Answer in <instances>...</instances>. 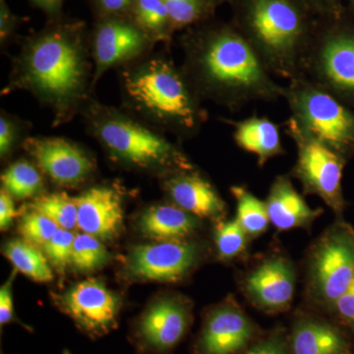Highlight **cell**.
<instances>
[{"label":"cell","mask_w":354,"mask_h":354,"mask_svg":"<svg viewBox=\"0 0 354 354\" xmlns=\"http://www.w3.org/2000/svg\"><path fill=\"white\" fill-rule=\"evenodd\" d=\"M94 71L90 30L64 15L21 39L1 94L29 93L53 114V127H62L94 99Z\"/></svg>","instance_id":"6da1fadb"},{"label":"cell","mask_w":354,"mask_h":354,"mask_svg":"<svg viewBox=\"0 0 354 354\" xmlns=\"http://www.w3.org/2000/svg\"><path fill=\"white\" fill-rule=\"evenodd\" d=\"M183 73L202 100L234 111L285 95L241 32L227 27L190 28L181 37Z\"/></svg>","instance_id":"7a4b0ae2"},{"label":"cell","mask_w":354,"mask_h":354,"mask_svg":"<svg viewBox=\"0 0 354 354\" xmlns=\"http://www.w3.org/2000/svg\"><path fill=\"white\" fill-rule=\"evenodd\" d=\"M120 85L123 109L177 138H192L208 120L183 69L164 53H150L120 68Z\"/></svg>","instance_id":"3957f363"},{"label":"cell","mask_w":354,"mask_h":354,"mask_svg":"<svg viewBox=\"0 0 354 354\" xmlns=\"http://www.w3.org/2000/svg\"><path fill=\"white\" fill-rule=\"evenodd\" d=\"M81 115L88 134L122 164L165 176L195 169L180 147L169 141L165 132L125 109L106 106L92 99Z\"/></svg>","instance_id":"277c9868"},{"label":"cell","mask_w":354,"mask_h":354,"mask_svg":"<svg viewBox=\"0 0 354 354\" xmlns=\"http://www.w3.org/2000/svg\"><path fill=\"white\" fill-rule=\"evenodd\" d=\"M241 32L272 75L288 81L304 77L313 38L293 0H246Z\"/></svg>","instance_id":"5b68a950"},{"label":"cell","mask_w":354,"mask_h":354,"mask_svg":"<svg viewBox=\"0 0 354 354\" xmlns=\"http://www.w3.org/2000/svg\"><path fill=\"white\" fill-rule=\"evenodd\" d=\"M285 88L290 118L300 131L344 157L354 152V114L341 101L304 77Z\"/></svg>","instance_id":"8992f818"},{"label":"cell","mask_w":354,"mask_h":354,"mask_svg":"<svg viewBox=\"0 0 354 354\" xmlns=\"http://www.w3.org/2000/svg\"><path fill=\"white\" fill-rule=\"evenodd\" d=\"M286 133L295 142L297 160L292 176L301 183L304 192L316 195L335 213L344 208L342 178L344 157L321 142L306 136L288 118Z\"/></svg>","instance_id":"52a82bcc"},{"label":"cell","mask_w":354,"mask_h":354,"mask_svg":"<svg viewBox=\"0 0 354 354\" xmlns=\"http://www.w3.org/2000/svg\"><path fill=\"white\" fill-rule=\"evenodd\" d=\"M90 44L95 87L109 70L122 68L145 57L157 44L129 15L95 19Z\"/></svg>","instance_id":"ba28073f"},{"label":"cell","mask_w":354,"mask_h":354,"mask_svg":"<svg viewBox=\"0 0 354 354\" xmlns=\"http://www.w3.org/2000/svg\"><path fill=\"white\" fill-rule=\"evenodd\" d=\"M310 277L316 295L334 304L354 279V230L330 228L317 242L310 259Z\"/></svg>","instance_id":"9c48e42d"},{"label":"cell","mask_w":354,"mask_h":354,"mask_svg":"<svg viewBox=\"0 0 354 354\" xmlns=\"http://www.w3.org/2000/svg\"><path fill=\"white\" fill-rule=\"evenodd\" d=\"M304 77L339 101L354 97V37L329 32L313 39Z\"/></svg>","instance_id":"30bf717a"},{"label":"cell","mask_w":354,"mask_h":354,"mask_svg":"<svg viewBox=\"0 0 354 354\" xmlns=\"http://www.w3.org/2000/svg\"><path fill=\"white\" fill-rule=\"evenodd\" d=\"M23 150L44 176L64 187H75L94 174L95 162L87 151L62 137H28Z\"/></svg>","instance_id":"8fae6325"},{"label":"cell","mask_w":354,"mask_h":354,"mask_svg":"<svg viewBox=\"0 0 354 354\" xmlns=\"http://www.w3.org/2000/svg\"><path fill=\"white\" fill-rule=\"evenodd\" d=\"M59 307L88 334L101 335L118 323L120 300L102 281L88 279L58 297Z\"/></svg>","instance_id":"7c38bea8"},{"label":"cell","mask_w":354,"mask_h":354,"mask_svg":"<svg viewBox=\"0 0 354 354\" xmlns=\"http://www.w3.org/2000/svg\"><path fill=\"white\" fill-rule=\"evenodd\" d=\"M197 258V247L190 242L156 241L134 247L127 268L135 279L174 283L187 274Z\"/></svg>","instance_id":"4fadbf2b"},{"label":"cell","mask_w":354,"mask_h":354,"mask_svg":"<svg viewBox=\"0 0 354 354\" xmlns=\"http://www.w3.org/2000/svg\"><path fill=\"white\" fill-rule=\"evenodd\" d=\"M77 227L101 241H111L120 234L124 211L123 198L113 186L95 185L74 197Z\"/></svg>","instance_id":"5bb4252c"},{"label":"cell","mask_w":354,"mask_h":354,"mask_svg":"<svg viewBox=\"0 0 354 354\" xmlns=\"http://www.w3.org/2000/svg\"><path fill=\"white\" fill-rule=\"evenodd\" d=\"M162 187L176 206L200 218H218L225 213V201L206 178L192 171L165 177Z\"/></svg>","instance_id":"9a60e30c"},{"label":"cell","mask_w":354,"mask_h":354,"mask_svg":"<svg viewBox=\"0 0 354 354\" xmlns=\"http://www.w3.org/2000/svg\"><path fill=\"white\" fill-rule=\"evenodd\" d=\"M252 324L236 305L225 304L207 318L200 339L203 354H235L253 337Z\"/></svg>","instance_id":"2e32d148"},{"label":"cell","mask_w":354,"mask_h":354,"mask_svg":"<svg viewBox=\"0 0 354 354\" xmlns=\"http://www.w3.org/2000/svg\"><path fill=\"white\" fill-rule=\"evenodd\" d=\"M295 272L288 261L272 258L265 261L248 277L245 290L258 306L270 311L288 308L295 295Z\"/></svg>","instance_id":"e0dca14e"},{"label":"cell","mask_w":354,"mask_h":354,"mask_svg":"<svg viewBox=\"0 0 354 354\" xmlns=\"http://www.w3.org/2000/svg\"><path fill=\"white\" fill-rule=\"evenodd\" d=\"M189 326V312L174 298L158 300L139 322V335L147 346L167 351L180 342Z\"/></svg>","instance_id":"ac0fdd59"},{"label":"cell","mask_w":354,"mask_h":354,"mask_svg":"<svg viewBox=\"0 0 354 354\" xmlns=\"http://www.w3.org/2000/svg\"><path fill=\"white\" fill-rule=\"evenodd\" d=\"M265 203L270 221L279 230L308 227L322 212L310 208L290 179L283 176L274 179Z\"/></svg>","instance_id":"d6986e66"},{"label":"cell","mask_w":354,"mask_h":354,"mask_svg":"<svg viewBox=\"0 0 354 354\" xmlns=\"http://www.w3.org/2000/svg\"><path fill=\"white\" fill-rule=\"evenodd\" d=\"M227 122L234 127L232 135L236 145L255 155L260 167L285 153L278 124L266 116L253 115L246 120Z\"/></svg>","instance_id":"ffe728a7"},{"label":"cell","mask_w":354,"mask_h":354,"mask_svg":"<svg viewBox=\"0 0 354 354\" xmlns=\"http://www.w3.org/2000/svg\"><path fill=\"white\" fill-rule=\"evenodd\" d=\"M196 216L176 205H153L142 214L139 227L155 241H184L196 230Z\"/></svg>","instance_id":"44dd1931"},{"label":"cell","mask_w":354,"mask_h":354,"mask_svg":"<svg viewBox=\"0 0 354 354\" xmlns=\"http://www.w3.org/2000/svg\"><path fill=\"white\" fill-rule=\"evenodd\" d=\"M291 353L348 354V346L341 333L329 324L304 320L293 330Z\"/></svg>","instance_id":"7402d4cb"},{"label":"cell","mask_w":354,"mask_h":354,"mask_svg":"<svg viewBox=\"0 0 354 354\" xmlns=\"http://www.w3.org/2000/svg\"><path fill=\"white\" fill-rule=\"evenodd\" d=\"M129 16L156 44H171L176 31L162 0H134Z\"/></svg>","instance_id":"603a6c76"},{"label":"cell","mask_w":354,"mask_h":354,"mask_svg":"<svg viewBox=\"0 0 354 354\" xmlns=\"http://www.w3.org/2000/svg\"><path fill=\"white\" fill-rule=\"evenodd\" d=\"M43 252V249L23 239L7 242L3 249L4 256L18 271L39 283H48L53 281V274Z\"/></svg>","instance_id":"cb8c5ba5"},{"label":"cell","mask_w":354,"mask_h":354,"mask_svg":"<svg viewBox=\"0 0 354 354\" xmlns=\"http://www.w3.org/2000/svg\"><path fill=\"white\" fill-rule=\"evenodd\" d=\"M1 188L14 199H34L43 194V172L36 164L21 158L4 169L1 174Z\"/></svg>","instance_id":"d4e9b609"},{"label":"cell","mask_w":354,"mask_h":354,"mask_svg":"<svg viewBox=\"0 0 354 354\" xmlns=\"http://www.w3.org/2000/svg\"><path fill=\"white\" fill-rule=\"evenodd\" d=\"M230 192L236 201V218L247 235L259 236L269 227V214L266 203L258 199L243 186H232Z\"/></svg>","instance_id":"484cf974"},{"label":"cell","mask_w":354,"mask_h":354,"mask_svg":"<svg viewBox=\"0 0 354 354\" xmlns=\"http://www.w3.org/2000/svg\"><path fill=\"white\" fill-rule=\"evenodd\" d=\"M28 208L48 216L60 228L72 230L77 227L75 200L67 193H43L32 199L28 204Z\"/></svg>","instance_id":"4316f807"},{"label":"cell","mask_w":354,"mask_h":354,"mask_svg":"<svg viewBox=\"0 0 354 354\" xmlns=\"http://www.w3.org/2000/svg\"><path fill=\"white\" fill-rule=\"evenodd\" d=\"M174 31L190 29L213 14L216 0H162Z\"/></svg>","instance_id":"83f0119b"},{"label":"cell","mask_w":354,"mask_h":354,"mask_svg":"<svg viewBox=\"0 0 354 354\" xmlns=\"http://www.w3.org/2000/svg\"><path fill=\"white\" fill-rule=\"evenodd\" d=\"M109 253L101 239L87 234H79L74 239L71 265L80 272H92L106 264Z\"/></svg>","instance_id":"f1b7e54d"},{"label":"cell","mask_w":354,"mask_h":354,"mask_svg":"<svg viewBox=\"0 0 354 354\" xmlns=\"http://www.w3.org/2000/svg\"><path fill=\"white\" fill-rule=\"evenodd\" d=\"M59 228L48 216L28 208L21 216L18 232L26 241L43 249Z\"/></svg>","instance_id":"f546056e"},{"label":"cell","mask_w":354,"mask_h":354,"mask_svg":"<svg viewBox=\"0 0 354 354\" xmlns=\"http://www.w3.org/2000/svg\"><path fill=\"white\" fill-rule=\"evenodd\" d=\"M247 234L236 220L223 221L216 227L215 241L221 259L241 255L246 247Z\"/></svg>","instance_id":"4dcf8cb0"},{"label":"cell","mask_w":354,"mask_h":354,"mask_svg":"<svg viewBox=\"0 0 354 354\" xmlns=\"http://www.w3.org/2000/svg\"><path fill=\"white\" fill-rule=\"evenodd\" d=\"M30 124L28 121L7 113L2 109L0 113V157L8 158L18 146L28 138Z\"/></svg>","instance_id":"1f68e13d"},{"label":"cell","mask_w":354,"mask_h":354,"mask_svg":"<svg viewBox=\"0 0 354 354\" xmlns=\"http://www.w3.org/2000/svg\"><path fill=\"white\" fill-rule=\"evenodd\" d=\"M74 239L75 234L71 230L59 228L53 239L44 246V255L57 272H64L67 266L71 265Z\"/></svg>","instance_id":"d6a6232c"},{"label":"cell","mask_w":354,"mask_h":354,"mask_svg":"<svg viewBox=\"0 0 354 354\" xmlns=\"http://www.w3.org/2000/svg\"><path fill=\"white\" fill-rule=\"evenodd\" d=\"M27 20L16 15L6 0H0V46L2 48H6L16 38L20 26Z\"/></svg>","instance_id":"836d02e7"},{"label":"cell","mask_w":354,"mask_h":354,"mask_svg":"<svg viewBox=\"0 0 354 354\" xmlns=\"http://www.w3.org/2000/svg\"><path fill=\"white\" fill-rule=\"evenodd\" d=\"M88 2L97 19L108 16L129 15L134 0H88Z\"/></svg>","instance_id":"e575fe53"},{"label":"cell","mask_w":354,"mask_h":354,"mask_svg":"<svg viewBox=\"0 0 354 354\" xmlns=\"http://www.w3.org/2000/svg\"><path fill=\"white\" fill-rule=\"evenodd\" d=\"M14 276L0 288V324L1 326L6 325L13 320V292L12 283Z\"/></svg>","instance_id":"d590c367"},{"label":"cell","mask_w":354,"mask_h":354,"mask_svg":"<svg viewBox=\"0 0 354 354\" xmlns=\"http://www.w3.org/2000/svg\"><path fill=\"white\" fill-rule=\"evenodd\" d=\"M17 216L14 198L3 188L0 190V228L6 230Z\"/></svg>","instance_id":"8d00e7d4"},{"label":"cell","mask_w":354,"mask_h":354,"mask_svg":"<svg viewBox=\"0 0 354 354\" xmlns=\"http://www.w3.org/2000/svg\"><path fill=\"white\" fill-rule=\"evenodd\" d=\"M334 305L342 318L354 324V279Z\"/></svg>","instance_id":"74e56055"},{"label":"cell","mask_w":354,"mask_h":354,"mask_svg":"<svg viewBox=\"0 0 354 354\" xmlns=\"http://www.w3.org/2000/svg\"><path fill=\"white\" fill-rule=\"evenodd\" d=\"M245 354H290L281 337H274L255 344Z\"/></svg>","instance_id":"f35d334b"},{"label":"cell","mask_w":354,"mask_h":354,"mask_svg":"<svg viewBox=\"0 0 354 354\" xmlns=\"http://www.w3.org/2000/svg\"><path fill=\"white\" fill-rule=\"evenodd\" d=\"M35 8L39 9L48 20L57 19L64 15V6L66 0H28Z\"/></svg>","instance_id":"ab89813d"}]
</instances>
